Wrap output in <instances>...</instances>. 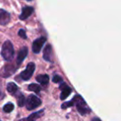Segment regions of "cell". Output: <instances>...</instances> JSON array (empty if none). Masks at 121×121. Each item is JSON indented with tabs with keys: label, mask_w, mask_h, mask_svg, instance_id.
Returning <instances> with one entry per match:
<instances>
[{
	"label": "cell",
	"mask_w": 121,
	"mask_h": 121,
	"mask_svg": "<svg viewBox=\"0 0 121 121\" xmlns=\"http://www.w3.org/2000/svg\"><path fill=\"white\" fill-rule=\"evenodd\" d=\"M71 100L73 101L74 104L76 106L78 112L81 114V115H85L86 114H89L91 112V109L88 107L87 104L86 103V101L84 100V99L82 98V96L76 95Z\"/></svg>",
	"instance_id": "cell-1"
},
{
	"label": "cell",
	"mask_w": 121,
	"mask_h": 121,
	"mask_svg": "<svg viewBox=\"0 0 121 121\" xmlns=\"http://www.w3.org/2000/svg\"><path fill=\"white\" fill-rule=\"evenodd\" d=\"M4 60L8 61H11L14 56V49L12 42L10 41H6L2 47V51H1Z\"/></svg>",
	"instance_id": "cell-2"
},
{
	"label": "cell",
	"mask_w": 121,
	"mask_h": 121,
	"mask_svg": "<svg viewBox=\"0 0 121 121\" xmlns=\"http://www.w3.org/2000/svg\"><path fill=\"white\" fill-rule=\"evenodd\" d=\"M41 104H42V100L34 95H30L26 100V106L28 110H32L36 109L38 106H40Z\"/></svg>",
	"instance_id": "cell-3"
},
{
	"label": "cell",
	"mask_w": 121,
	"mask_h": 121,
	"mask_svg": "<svg viewBox=\"0 0 121 121\" xmlns=\"http://www.w3.org/2000/svg\"><path fill=\"white\" fill-rule=\"evenodd\" d=\"M34 71H35V64L33 62H30L27 64V68L20 74V76L23 81H28L32 76Z\"/></svg>",
	"instance_id": "cell-4"
},
{
	"label": "cell",
	"mask_w": 121,
	"mask_h": 121,
	"mask_svg": "<svg viewBox=\"0 0 121 121\" xmlns=\"http://www.w3.org/2000/svg\"><path fill=\"white\" fill-rule=\"evenodd\" d=\"M46 41H47V38L45 37H41L34 41L33 43H32V52L35 54H38L42 50Z\"/></svg>",
	"instance_id": "cell-5"
},
{
	"label": "cell",
	"mask_w": 121,
	"mask_h": 121,
	"mask_svg": "<svg viewBox=\"0 0 121 121\" xmlns=\"http://www.w3.org/2000/svg\"><path fill=\"white\" fill-rule=\"evenodd\" d=\"M34 12V9L31 6H25V7L22 8V13L19 16V18L21 20H26L27 17H29L32 13Z\"/></svg>",
	"instance_id": "cell-6"
},
{
	"label": "cell",
	"mask_w": 121,
	"mask_h": 121,
	"mask_svg": "<svg viewBox=\"0 0 121 121\" xmlns=\"http://www.w3.org/2000/svg\"><path fill=\"white\" fill-rule=\"evenodd\" d=\"M60 89L61 90V94H60V99H65L71 95V89L66 84V83H61V85L60 86Z\"/></svg>",
	"instance_id": "cell-7"
},
{
	"label": "cell",
	"mask_w": 121,
	"mask_h": 121,
	"mask_svg": "<svg viewBox=\"0 0 121 121\" xmlns=\"http://www.w3.org/2000/svg\"><path fill=\"white\" fill-rule=\"evenodd\" d=\"M28 53V49L27 47H23L19 50V52L17 54V66L21 65L22 63V61L24 60V59L26 58V56H27Z\"/></svg>",
	"instance_id": "cell-8"
},
{
	"label": "cell",
	"mask_w": 121,
	"mask_h": 121,
	"mask_svg": "<svg viewBox=\"0 0 121 121\" xmlns=\"http://www.w3.org/2000/svg\"><path fill=\"white\" fill-rule=\"evenodd\" d=\"M43 58L45 59L47 61H50V62H52L53 61V54H52V46L50 44L47 46V47L44 48L43 51Z\"/></svg>",
	"instance_id": "cell-9"
},
{
	"label": "cell",
	"mask_w": 121,
	"mask_h": 121,
	"mask_svg": "<svg viewBox=\"0 0 121 121\" xmlns=\"http://www.w3.org/2000/svg\"><path fill=\"white\" fill-rule=\"evenodd\" d=\"M10 20V14L4 9H0V24L6 25Z\"/></svg>",
	"instance_id": "cell-10"
},
{
	"label": "cell",
	"mask_w": 121,
	"mask_h": 121,
	"mask_svg": "<svg viewBox=\"0 0 121 121\" xmlns=\"http://www.w3.org/2000/svg\"><path fill=\"white\" fill-rule=\"evenodd\" d=\"M43 112H44V109H42V110L37 111V112L32 113V114H30L27 118H24V119H20L19 121H37V119H39V118L42 115Z\"/></svg>",
	"instance_id": "cell-11"
},
{
	"label": "cell",
	"mask_w": 121,
	"mask_h": 121,
	"mask_svg": "<svg viewBox=\"0 0 121 121\" xmlns=\"http://www.w3.org/2000/svg\"><path fill=\"white\" fill-rule=\"evenodd\" d=\"M7 90L11 95H14L17 94V91H18V87H17V86L14 82H9V84L7 85Z\"/></svg>",
	"instance_id": "cell-12"
},
{
	"label": "cell",
	"mask_w": 121,
	"mask_h": 121,
	"mask_svg": "<svg viewBox=\"0 0 121 121\" xmlns=\"http://www.w3.org/2000/svg\"><path fill=\"white\" fill-rule=\"evenodd\" d=\"M36 80L38 83H40L42 86H45V85L48 84L49 82V76L47 75H38V76L36 77Z\"/></svg>",
	"instance_id": "cell-13"
},
{
	"label": "cell",
	"mask_w": 121,
	"mask_h": 121,
	"mask_svg": "<svg viewBox=\"0 0 121 121\" xmlns=\"http://www.w3.org/2000/svg\"><path fill=\"white\" fill-rule=\"evenodd\" d=\"M17 104L19 107H22L26 103V99L24 97V95L22 93H18L17 95Z\"/></svg>",
	"instance_id": "cell-14"
},
{
	"label": "cell",
	"mask_w": 121,
	"mask_h": 121,
	"mask_svg": "<svg viewBox=\"0 0 121 121\" xmlns=\"http://www.w3.org/2000/svg\"><path fill=\"white\" fill-rule=\"evenodd\" d=\"M28 90L30 91H32V92L38 94L41 91V86L37 84H30L28 86Z\"/></svg>",
	"instance_id": "cell-15"
},
{
	"label": "cell",
	"mask_w": 121,
	"mask_h": 121,
	"mask_svg": "<svg viewBox=\"0 0 121 121\" xmlns=\"http://www.w3.org/2000/svg\"><path fill=\"white\" fill-rule=\"evenodd\" d=\"M14 109V105L13 103H8L5 105L4 106V111L5 113H10Z\"/></svg>",
	"instance_id": "cell-16"
},
{
	"label": "cell",
	"mask_w": 121,
	"mask_h": 121,
	"mask_svg": "<svg viewBox=\"0 0 121 121\" xmlns=\"http://www.w3.org/2000/svg\"><path fill=\"white\" fill-rule=\"evenodd\" d=\"M72 106H74V103H73V101L72 100L67 101V102L63 103L62 105H61V109H67V108L72 107Z\"/></svg>",
	"instance_id": "cell-17"
},
{
	"label": "cell",
	"mask_w": 121,
	"mask_h": 121,
	"mask_svg": "<svg viewBox=\"0 0 121 121\" xmlns=\"http://www.w3.org/2000/svg\"><path fill=\"white\" fill-rule=\"evenodd\" d=\"M52 81H53L54 83H63L62 78L60 77V76H58V75H56V76H53V78H52Z\"/></svg>",
	"instance_id": "cell-18"
},
{
	"label": "cell",
	"mask_w": 121,
	"mask_h": 121,
	"mask_svg": "<svg viewBox=\"0 0 121 121\" xmlns=\"http://www.w3.org/2000/svg\"><path fill=\"white\" fill-rule=\"evenodd\" d=\"M18 36L22 37V38H23V39H27V35H26L25 31H24L23 29H20V30L18 31Z\"/></svg>",
	"instance_id": "cell-19"
},
{
	"label": "cell",
	"mask_w": 121,
	"mask_h": 121,
	"mask_svg": "<svg viewBox=\"0 0 121 121\" xmlns=\"http://www.w3.org/2000/svg\"><path fill=\"white\" fill-rule=\"evenodd\" d=\"M4 97V93L3 91V87H2V83H0V100Z\"/></svg>",
	"instance_id": "cell-20"
},
{
	"label": "cell",
	"mask_w": 121,
	"mask_h": 121,
	"mask_svg": "<svg viewBox=\"0 0 121 121\" xmlns=\"http://www.w3.org/2000/svg\"><path fill=\"white\" fill-rule=\"evenodd\" d=\"M91 121H101L99 119H98V118H94V119H91Z\"/></svg>",
	"instance_id": "cell-21"
}]
</instances>
